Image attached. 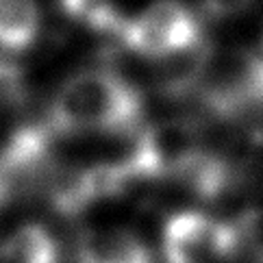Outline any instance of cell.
Wrapping results in <instances>:
<instances>
[{
	"instance_id": "cell-8",
	"label": "cell",
	"mask_w": 263,
	"mask_h": 263,
	"mask_svg": "<svg viewBox=\"0 0 263 263\" xmlns=\"http://www.w3.org/2000/svg\"><path fill=\"white\" fill-rule=\"evenodd\" d=\"M40 24L35 0H0V50H29L40 35Z\"/></svg>"
},
{
	"instance_id": "cell-6",
	"label": "cell",
	"mask_w": 263,
	"mask_h": 263,
	"mask_svg": "<svg viewBox=\"0 0 263 263\" xmlns=\"http://www.w3.org/2000/svg\"><path fill=\"white\" fill-rule=\"evenodd\" d=\"M77 263H153L146 243L122 229H91L77 239Z\"/></svg>"
},
{
	"instance_id": "cell-3",
	"label": "cell",
	"mask_w": 263,
	"mask_h": 263,
	"mask_svg": "<svg viewBox=\"0 0 263 263\" xmlns=\"http://www.w3.org/2000/svg\"><path fill=\"white\" fill-rule=\"evenodd\" d=\"M128 50L150 59L190 50L202 42L200 22L178 0H157L142 15L122 22L118 33Z\"/></svg>"
},
{
	"instance_id": "cell-10",
	"label": "cell",
	"mask_w": 263,
	"mask_h": 263,
	"mask_svg": "<svg viewBox=\"0 0 263 263\" xmlns=\"http://www.w3.org/2000/svg\"><path fill=\"white\" fill-rule=\"evenodd\" d=\"M0 257L7 263H61L59 243L42 224H24L5 239Z\"/></svg>"
},
{
	"instance_id": "cell-7",
	"label": "cell",
	"mask_w": 263,
	"mask_h": 263,
	"mask_svg": "<svg viewBox=\"0 0 263 263\" xmlns=\"http://www.w3.org/2000/svg\"><path fill=\"white\" fill-rule=\"evenodd\" d=\"M211 52L213 46L200 42L190 50L159 59L157 87L170 98H183L187 93H196L206 70V63L211 59Z\"/></svg>"
},
{
	"instance_id": "cell-13",
	"label": "cell",
	"mask_w": 263,
	"mask_h": 263,
	"mask_svg": "<svg viewBox=\"0 0 263 263\" xmlns=\"http://www.w3.org/2000/svg\"><path fill=\"white\" fill-rule=\"evenodd\" d=\"M252 0H202V5L206 9V13H211L213 17H229L243 11Z\"/></svg>"
},
{
	"instance_id": "cell-2",
	"label": "cell",
	"mask_w": 263,
	"mask_h": 263,
	"mask_svg": "<svg viewBox=\"0 0 263 263\" xmlns=\"http://www.w3.org/2000/svg\"><path fill=\"white\" fill-rule=\"evenodd\" d=\"M196 93L218 118H237L263 107V52L213 50Z\"/></svg>"
},
{
	"instance_id": "cell-1",
	"label": "cell",
	"mask_w": 263,
	"mask_h": 263,
	"mask_svg": "<svg viewBox=\"0 0 263 263\" xmlns=\"http://www.w3.org/2000/svg\"><path fill=\"white\" fill-rule=\"evenodd\" d=\"M142 114L144 98L133 83L111 70H89L63 83L46 122L57 137L130 133L142 122Z\"/></svg>"
},
{
	"instance_id": "cell-4",
	"label": "cell",
	"mask_w": 263,
	"mask_h": 263,
	"mask_svg": "<svg viewBox=\"0 0 263 263\" xmlns=\"http://www.w3.org/2000/svg\"><path fill=\"white\" fill-rule=\"evenodd\" d=\"M241 252L239 222H222L200 211H178L163 227L165 263H220Z\"/></svg>"
},
{
	"instance_id": "cell-11",
	"label": "cell",
	"mask_w": 263,
	"mask_h": 263,
	"mask_svg": "<svg viewBox=\"0 0 263 263\" xmlns=\"http://www.w3.org/2000/svg\"><path fill=\"white\" fill-rule=\"evenodd\" d=\"M59 3L68 17L105 35H118L124 22L114 0H59Z\"/></svg>"
},
{
	"instance_id": "cell-12",
	"label": "cell",
	"mask_w": 263,
	"mask_h": 263,
	"mask_svg": "<svg viewBox=\"0 0 263 263\" xmlns=\"http://www.w3.org/2000/svg\"><path fill=\"white\" fill-rule=\"evenodd\" d=\"M26 100V81L22 68L0 57V109H15Z\"/></svg>"
},
{
	"instance_id": "cell-5",
	"label": "cell",
	"mask_w": 263,
	"mask_h": 263,
	"mask_svg": "<svg viewBox=\"0 0 263 263\" xmlns=\"http://www.w3.org/2000/svg\"><path fill=\"white\" fill-rule=\"evenodd\" d=\"M200 150V133L194 122L163 120L139 130L124 161L135 181L176 178Z\"/></svg>"
},
{
	"instance_id": "cell-9",
	"label": "cell",
	"mask_w": 263,
	"mask_h": 263,
	"mask_svg": "<svg viewBox=\"0 0 263 263\" xmlns=\"http://www.w3.org/2000/svg\"><path fill=\"white\" fill-rule=\"evenodd\" d=\"M176 181L190 194L198 196V198L215 200V198H220L222 194H227V190L231 187L233 170L224 157L200 150V153L187 163L185 170L176 176Z\"/></svg>"
}]
</instances>
